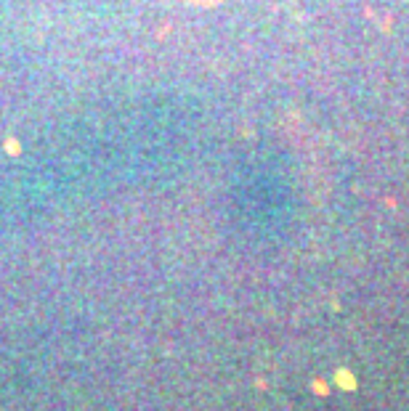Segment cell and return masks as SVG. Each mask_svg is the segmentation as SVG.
<instances>
[{
	"mask_svg": "<svg viewBox=\"0 0 409 411\" xmlns=\"http://www.w3.org/2000/svg\"><path fill=\"white\" fill-rule=\"evenodd\" d=\"M337 382H345L343 387H348V390H351V387H354V377H351L348 371H337Z\"/></svg>",
	"mask_w": 409,
	"mask_h": 411,
	"instance_id": "1",
	"label": "cell"
},
{
	"mask_svg": "<svg viewBox=\"0 0 409 411\" xmlns=\"http://www.w3.org/2000/svg\"><path fill=\"white\" fill-rule=\"evenodd\" d=\"M186 3H194V6H218L224 0H186Z\"/></svg>",
	"mask_w": 409,
	"mask_h": 411,
	"instance_id": "2",
	"label": "cell"
}]
</instances>
